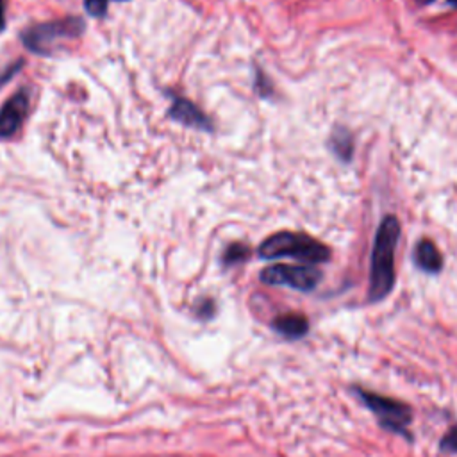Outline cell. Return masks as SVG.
<instances>
[{
  "mask_svg": "<svg viewBox=\"0 0 457 457\" xmlns=\"http://www.w3.org/2000/svg\"><path fill=\"white\" fill-rule=\"evenodd\" d=\"M400 236V225L395 216H386L377 230L371 250L370 300L378 302L389 295L395 284V248Z\"/></svg>",
  "mask_w": 457,
  "mask_h": 457,
  "instance_id": "6da1fadb",
  "label": "cell"
},
{
  "mask_svg": "<svg viewBox=\"0 0 457 457\" xmlns=\"http://www.w3.org/2000/svg\"><path fill=\"white\" fill-rule=\"evenodd\" d=\"M262 259L293 257L307 264H318L330 259V250L318 239L300 232H277L266 237L259 246Z\"/></svg>",
  "mask_w": 457,
  "mask_h": 457,
  "instance_id": "7a4b0ae2",
  "label": "cell"
},
{
  "mask_svg": "<svg viewBox=\"0 0 457 457\" xmlns=\"http://www.w3.org/2000/svg\"><path fill=\"white\" fill-rule=\"evenodd\" d=\"M84 29L86 25L82 18L68 16L25 29L21 32V41L30 52L39 55H50L64 41L79 37L84 32Z\"/></svg>",
  "mask_w": 457,
  "mask_h": 457,
  "instance_id": "3957f363",
  "label": "cell"
},
{
  "mask_svg": "<svg viewBox=\"0 0 457 457\" xmlns=\"http://www.w3.org/2000/svg\"><path fill=\"white\" fill-rule=\"evenodd\" d=\"M321 273L311 264H273L261 271V280L271 286H287L298 291H311L318 286Z\"/></svg>",
  "mask_w": 457,
  "mask_h": 457,
  "instance_id": "277c9868",
  "label": "cell"
},
{
  "mask_svg": "<svg viewBox=\"0 0 457 457\" xmlns=\"http://www.w3.org/2000/svg\"><path fill=\"white\" fill-rule=\"evenodd\" d=\"M361 396L366 402V405L377 414L384 427L400 430L411 421V409L405 403L368 391H361Z\"/></svg>",
  "mask_w": 457,
  "mask_h": 457,
  "instance_id": "5b68a950",
  "label": "cell"
},
{
  "mask_svg": "<svg viewBox=\"0 0 457 457\" xmlns=\"http://www.w3.org/2000/svg\"><path fill=\"white\" fill-rule=\"evenodd\" d=\"M29 111V95L18 91L0 109V137H11L23 123Z\"/></svg>",
  "mask_w": 457,
  "mask_h": 457,
  "instance_id": "8992f818",
  "label": "cell"
},
{
  "mask_svg": "<svg viewBox=\"0 0 457 457\" xmlns=\"http://www.w3.org/2000/svg\"><path fill=\"white\" fill-rule=\"evenodd\" d=\"M170 116L186 127L198 129L204 132L212 130V121L209 120V116L187 98L175 96L170 105Z\"/></svg>",
  "mask_w": 457,
  "mask_h": 457,
  "instance_id": "52a82bcc",
  "label": "cell"
},
{
  "mask_svg": "<svg viewBox=\"0 0 457 457\" xmlns=\"http://www.w3.org/2000/svg\"><path fill=\"white\" fill-rule=\"evenodd\" d=\"M414 259H416V264L428 273H437L443 266V257H441L437 246L428 239H421L416 245Z\"/></svg>",
  "mask_w": 457,
  "mask_h": 457,
  "instance_id": "ba28073f",
  "label": "cell"
},
{
  "mask_svg": "<svg viewBox=\"0 0 457 457\" xmlns=\"http://www.w3.org/2000/svg\"><path fill=\"white\" fill-rule=\"evenodd\" d=\"M273 327L277 332L287 336V337H300L307 332V320L302 314L296 312H289V314H282L273 321Z\"/></svg>",
  "mask_w": 457,
  "mask_h": 457,
  "instance_id": "9c48e42d",
  "label": "cell"
},
{
  "mask_svg": "<svg viewBox=\"0 0 457 457\" xmlns=\"http://www.w3.org/2000/svg\"><path fill=\"white\" fill-rule=\"evenodd\" d=\"M330 146L334 150V154H337L339 159H350L352 155V148H353V141L348 130L339 129L332 134L330 137Z\"/></svg>",
  "mask_w": 457,
  "mask_h": 457,
  "instance_id": "30bf717a",
  "label": "cell"
},
{
  "mask_svg": "<svg viewBox=\"0 0 457 457\" xmlns=\"http://www.w3.org/2000/svg\"><path fill=\"white\" fill-rule=\"evenodd\" d=\"M111 0H84V7L87 11V14L95 16V18H104L107 14V5ZM125 2V0H121Z\"/></svg>",
  "mask_w": 457,
  "mask_h": 457,
  "instance_id": "8fae6325",
  "label": "cell"
},
{
  "mask_svg": "<svg viewBox=\"0 0 457 457\" xmlns=\"http://www.w3.org/2000/svg\"><path fill=\"white\" fill-rule=\"evenodd\" d=\"M246 255H248V248H246L245 245L236 243V245H230V246L225 250L223 261H225L227 264H232V262H237V261L245 259Z\"/></svg>",
  "mask_w": 457,
  "mask_h": 457,
  "instance_id": "7c38bea8",
  "label": "cell"
},
{
  "mask_svg": "<svg viewBox=\"0 0 457 457\" xmlns=\"http://www.w3.org/2000/svg\"><path fill=\"white\" fill-rule=\"evenodd\" d=\"M441 450L457 452V427H453L441 441Z\"/></svg>",
  "mask_w": 457,
  "mask_h": 457,
  "instance_id": "4fadbf2b",
  "label": "cell"
},
{
  "mask_svg": "<svg viewBox=\"0 0 457 457\" xmlns=\"http://www.w3.org/2000/svg\"><path fill=\"white\" fill-rule=\"evenodd\" d=\"M5 29V7H4V0H0V32Z\"/></svg>",
  "mask_w": 457,
  "mask_h": 457,
  "instance_id": "5bb4252c",
  "label": "cell"
},
{
  "mask_svg": "<svg viewBox=\"0 0 457 457\" xmlns=\"http://www.w3.org/2000/svg\"><path fill=\"white\" fill-rule=\"evenodd\" d=\"M430 2H434V0H418V4H430Z\"/></svg>",
  "mask_w": 457,
  "mask_h": 457,
  "instance_id": "9a60e30c",
  "label": "cell"
},
{
  "mask_svg": "<svg viewBox=\"0 0 457 457\" xmlns=\"http://www.w3.org/2000/svg\"><path fill=\"white\" fill-rule=\"evenodd\" d=\"M448 2H450L452 5H455V7H457V0H448Z\"/></svg>",
  "mask_w": 457,
  "mask_h": 457,
  "instance_id": "2e32d148",
  "label": "cell"
}]
</instances>
